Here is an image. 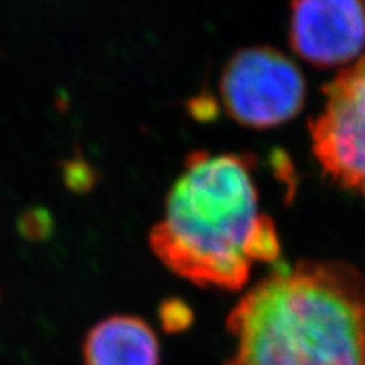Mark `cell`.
<instances>
[{
  "mask_svg": "<svg viewBox=\"0 0 365 365\" xmlns=\"http://www.w3.org/2000/svg\"><path fill=\"white\" fill-rule=\"evenodd\" d=\"M225 365H365V274L345 261L281 264L227 317Z\"/></svg>",
  "mask_w": 365,
  "mask_h": 365,
  "instance_id": "cell-1",
  "label": "cell"
},
{
  "mask_svg": "<svg viewBox=\"0 0 365 365\" xmlns=\"http://www.w3.org/2000/svg\"><path fill=\"white\" fill-rule=\"evenodd\" d=\"M252 163L247 154H190L149 234L170 271L200 287L239 291L255 264L279 259L276 225L259 208Z\"/></svg>",
  "mask_w": 365,
  "mask_h": 365,
  "instance_id": "cell-2",
  "label": "cell"
},
{
  "mask_svg": "<svg viewBox=\"0 0 365 365\" xmlns=\"http://www.w3.org/2000/svg\"><path fill=\"white\" fill-rule=\"evenodd\" d=\"M220 95L237 124L271 129L298 115L307 85L289 58L267 46H252L228 59L220 78Z\"/></svg>",
  "mask_w": 365,
  "mask_h": 365,
  "instance_id": "cell-3",
  "label": "cell"
},
{
  "mask_svg": "<svg viewBox=\"0 0 365 365\" xmlns=\"http://www.w3.org/2000/svg\"><path fill=\"white\" fill-rule=\"evenodd\" d=\"M323 93V110L309 127L313 154L328 178L365 200V54Z\"/></svg>",
  "mask_w": 365,
  "mask_h": 365,
  "instance_id": "cell-4",
  "label": "cell"
},
{
  "mask_svg": "<svg viewBox=\"0 0 365 365\" xmlns=\"http://www.w3.org/2000/svg\"><path fill=\"white\" fill-rule=\"evenodd\" d=\"M289 43L314 68H335L365 48V0H291Z\"/></svg>",
  "mask_w": 365,
  "mask_h": 365,
  "instance_id": "cell-5",
  "label": "cell"
},
{
  "mask_svg": "<svg viewBox=\"0 0 365 365\" xmlns=\"http://www.w3.org/2000/svg\"><path fill=\"white\" fill-rule=\"evenodd\" d=\"M161 346L156 331L143 318L113 314L86 335L83 365H159Z\"/></svg>",
  "mask_w": 365,
  "mask_h": 365,
  "instance_id": "cell-6",
  "label": "cell"
},
{
  "mask_svg": "<svg viewBox=\"0 0 365 365\" xmlns=\"http://www.w3.org/2000/svg\"><path fill=\"white\" fill-rule=\"evenodd\" d=\"M63 180H65L68 190L76 193H85L95 186V170L85 159L80 156L68 159L63 164Z\"/></svg>",
  "mask_w": 365,
  "mask_h": 365,
  "instance_id": "cell-7",
  "label": "cell"
},
{
  "mask_svg": "<svg viewBox=\"0 0 365 365\" xmlns=\"http://www.w3.org/2000/svg\"><path fill=\"white\" fill-rule=\"evenodd\" d=\"M54 220L44 208H33L19 220V232L29 240H44L53 234Z\"/></svg>",
  "mask_w": 365,
  "mask_h": 365,
  "instance_id": "cell-8",
  "label": "cell"
},
{
  "mask_svg": "<svg viewBox=\"0 0 365 365\" xmlns=\"http://www.w3.org/2000/svg\"><path fill=\"white\" fill-rule=\"evenodd\" d=\"M159 318L168 331H182L191 323V309L180 299H168L161 304Z\"/></svg>",
  "mask_w": 365,
  "mask_h": 365,
  "instance_id": "cell-9",
  "label": "cell"
}]
</instances>
